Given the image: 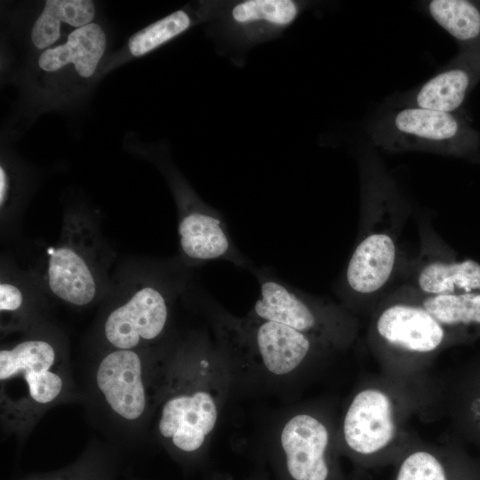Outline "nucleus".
Here are the masks:
<instances>
[{"label":"nucleus","instance_id":"f257e3e1","mask_svg":"<svg viewBox=\"0 0 480 480\" xmlns=\"http://www.w3.org/2000/svg\"><path fill=\"white\" fill-rule=\"evenodd\" d=\"M373 147L390 153L422 151L480 164V133L462 110L388 103L366 124Z\"/></svg>","mask_w":480,"mask_h":480},{"label":"nucleus","instance_id":"f03ea898","mask_svg":"<svg viewBox=\"0 0 480 480\" xmlns=\"http://www.w3.org/2000/svg\"><path fill=\"white\" fill-rule=\"evenodd\" d=\"M214 327L227 361L246 362L272 377L293 375L304 367L322 343L287 325L250 315L235 316L214 306Z\"/></svg>","mask_w":480,"mask_h":480},{"label":"nucleus","instance_id":"7ed1b4c3","mask_svg":"<svg viewBox=\"0 0 480 480\" xmlns=\"http://www.w3.org/2000/svg\"><path fill=\"white\" fill-rule=\"evenodd\" d=\"M219 347H212L200 376L180 382L164 399L157 420L161 438L176 453L193 457L200 453L216 428L225 396L226 364Z\"/></svg>","mask_w":480,"mask_h":480},{"label":"nucleus","instance_id":"20e7f679","mask_svg":"<svg viewBox=\"0 0 480 480\" xmlns=\"http://www.w3.org/2000/svg\"><path fill=\"white\" fill-rule=\"evenodd\" d=\"M249 270L258 280L260 298L248 315L292 327L324 346H337L348 340L351 324L340 308L292 287L268 268L252 266Z\"/></svg>","mask_w":480,"mask_h":480},{"label":"nucleus","instance_id":"39448f33","mask_svg":"<svg viewBox=\"0 0 480 480\" xmlns=\"http://www.w3.org/2000/svg\"><path fill=\"white\" fill-rule=\"evenodd\" d=\"M307 5L297 0L225 1L213 20L217 48L240 65L250 49L281 36Z\"/></svg>","mask_w":480,"mask_h":480},{"label":"nucleus","instance_id":"423d86ee","mask_svg":"<svg viewBox=\"0 0 480 480\" xmlns=\"http://www.w3.org/2000/svg\"><path fill=\"white\" fill-rule=\"evenodd\" d=\"M276 468L280 480H344L332 435L318 416L296 412L279 430Z\"/></svg>","mask_w":480,"mask_h":480},{"label":"nucleus","instance_id":"0eeeda50","mask_svg":"<svg viewBox=\"0 0 480 480\" xmlns=\"http://www.w3.org/2000/svg\"><path fill=\"white\" fill-rule=\"evenodd\" d=\"M179 207L180 251L187 263L228 261L249 269L251 261L237 249L218 211L204 203L181 180H172Z\"/></svg>","mask_w":480,"mask_h":480},{"label":"nucleus","instance_id":"6e6552de","mask_svg":"<svg viewBox=\"0 0 480 480\" xmlns=\"http://www.w3.org/2000/svg\"><path fill=\"white\" fill-rule=\"evenodd\" d=\"M395 403L385 390L365 388L351 399L343 417L341 436L346 451L364 464L381 457L396 436Z\"/></svg>","mask_w":480,"mask_h":480},{"label":"nucleus","instance_id":"1a4fd4ad","mask_svg":"<svg viewBox=\"0 0 480 480\" xmlns=\"http://www.w3.org/2000/svg\"><path fill=\"white\" fill-rule=\"evenodd\" d=\"M53 344L44 339H28L0 350L1 387L20 383L26 400L44 406L53 403L64 389L63 374Z\"/></svg>","mask_w":480,"mask_h":480},{"label":"nucleus","instance_id":"9d476101","mask_svg":"<svg viewBox=\"0 0 480 480\" xmlns=\"http://www.w3.org/2000/svg\"><path fill=\"white\" fill-rule=\"evenodd\" d=\"M380 342L392 351L408 356L432 355L447 342L450 332L419 304L398 295L384 306L373 324Z\"/></svg>","mask_w":480,"mask_h":480},{"label":"nucleus","instance_id":"9b49d317","mask_svg":"<svg viewBox=\"0 0 480 480\" xmlns=\"http://www.w3.org/2000/svg\"><path fill=\"white\" fill-rule=\"evenodd\" d=\"M169 319V294L161 286L148 284L108 315L103 332L114 349H135L160 338Z\"/></svg>","mask_w":480,"mask_h":480},{"label":"nucleus","instance_id":"f8f14e48","mask_svg":"<svg viewBox=\"0 0 480 480\" xmlns=\"http://www.w3.org/2000/svg\"><path fill=\"white\" fill-rule=\"evenodd\" d=\"M479 82L480 41L460 46L457 55L435 76L418 87L393 97L388 104L460 111Z\"/></svg>","mask_w":480,"mask_h":480},{"label":"nucleus","instance_id":"ddd939ff","mask_svg":"<svg viewBox=\"0 0 480 480\" xmlns=\"http://www.w3.org/2000/svg\"><path fill=\"white\" fill-rule=\"evenodd\" d=\"M144 365L135 349H113L100 361L95 382L108 407L125 421L146 412L148 395Z\"/></svg>","mask_w":480,"mask_h":480},{"label":"nucleus","instance_id":"4468645a","mask_svg":"<svg viewBox=\"0 0 480 480\" xmlns=\"http://www.w3.org/2000/svg\"><path fill=\"white\" fill-rule=\"evenodd\" d=\"M397 249L393 236L376 231L356 244L346 268L344 282L356 295H371L389 281L396 263Z\"/></svg>","mask_w":480,"mask_h":480},{"label":"nucleus","instance_id":"2eb2a0df","mask_svg":"<svg viewBox=\"0 0 480 480\" xmlns=\"http://www.w3.org/2000/svg\"><path fill=\"white\" fill-rule=\"evenodd\" d=\"M46 283L53 295L77 307L92 303L98 292L89 260L82 251L68 244L48 250Z\"/></svg>","mask_w":480,"mask_h":480},{"label":"nucleus","instance_id":"dca6fc26","mask_svg":"<svg viewBox=\"0 0 480 480\" xmlns=\"http://www.w3.org/2000/svg\"><path fill=\"white\" fill-rule=\"evenodd\" d=\"M106 44L105 32L100 25L92 22L73 30L63 44L44 51L38 65L46 72H54L72 64L79 76L88 78L94 74Z\"/></svg>","mask_w":480,"mask_h":480},{"label":"nucleus","instance_id":"f3484780","mask_svg":"<svg viewBox=\"0 0 480 480\" xmlns=\"http://www.w3.org/2000/svg\"><path fill=\"white\" fill-rule=\"evenodd\" d=\"M410 288L433 296L480 292V263L471 259L430 260L419 269Z\"/></svg>","mask_w":480,"mask_h":480},{"label":"nucleus","instance_id":"a211bd4d","mask_svg":"<svg viewBox=\"0 0 480 480\" xmlns=\"http://www.w3.org/2000/svg\"><path fill=\"white\" fill-rule=\"evenodd\" d=\"M399 296L421 306L449 332L480 327V292L433 296L419 293L409 287Z\"/></svg>","mask_w":480,"mask_h":480},{"label":"nucleus","instance_id":"6ab92c4d","mask_svg":"<svg viewBox=\"0 0 480 480\" xmlns=\"http://www.w3.org/2000/svg\"><path fill=\"white\" fill-rule=\"evenodd\" d=\"M423 8L459 46L480 41V1L431 0Z\"/></svg>","mask_w":480,"mask_h":480},{"label":"nucleus","instance_id":"aec40b11","mask_svg":"<svg viewBox=\"0 0 480 480\" xmlns=\"http://www.w3.org/2000/svg\"><path fill=\"white\" fill-rule=\"evenodd\" d=\"M193 24L189 12L175 11L132 35L128 42L134 57L143 56L187 31Z\"/></svg>","mask_w":480,"mask_h":480},{"label":"nucleus","instance_id":"412c9836","mask_svg":"<svg viewBox=\"0 0 480 480\" xmlns=\"http://www.w3.org/2000/svg\"><path fill=\"white\" fill-rule=\"evenodd\" d=\"M397 462L393 480H452L446 461L431 450L410 451Z\"/></svg>","mask_w":480,"mask_h":480},{"label":"nucleus","instance_id":"4be33fe9","mask_svg":"<svg viewBox=\"0 0 480 480\" xmlns=\"http://www.w3.org/2000/svg\"><path fill=\"white\" fill-rule=\"evenodd\" d=\"M61 22L76 28L92 23L95 7L89 0H47L45 2Z\"/></svg>","mask_w":480,"mask_h":480},{"label":"nucleus","instance_id":"5701e85b","mask_svg":"<svg viewBox=\"0 0 480 480\" xmlns=\"http://www.w3.org/2000/svg\"><path fill=\"white\" fill-rule=\"evenodd\" d=\"M60 23L52 9L44 4L31 30L34 46L37 49H46L52 45L60 36Z\"/></svg>","mask_w":480,"mask_h":480},{"label":"nucleus","instance_id":"b1692460","mask_svg":"<svg viewBox=\"0 0 480 480\" xmlns=\"http://www.w3.org/2000/svg\"><path fill=\"white\" fill-rule=\"evenodd\" d=\"M25 305V295L18 285L2 280L0 284V312L4 317L18 315Z\"/></svg>","mask_w":480,"mask_h":480},{"label":"nucleus","instance_id":"393cba45","mask_svg":"<svg viewBox=\"0 0 480 480\" xmlns=\"http://www.w3.org/2000/svg\"><path fill=\"white\" fill-rule=\"evenodd\" d=\"M10 191V179L4 167H0V207L3 210L6 204Z\"/></svg>","mask_w":480,"mask_h":480},{"label":"nucleus","instance_id":"a878e982","mask_svg":"<svg viewBox=\"0 0 480 480\" xmlns=\"http://www.w3.org/2000/svg\"><path fill=\"white\" fill-rule=\"evenodd\" d=\"M250 480H260V478L258 477V478H252V479H250Z\"/></svg>","mask_w":480,"mask_h":480}]
</instances>
